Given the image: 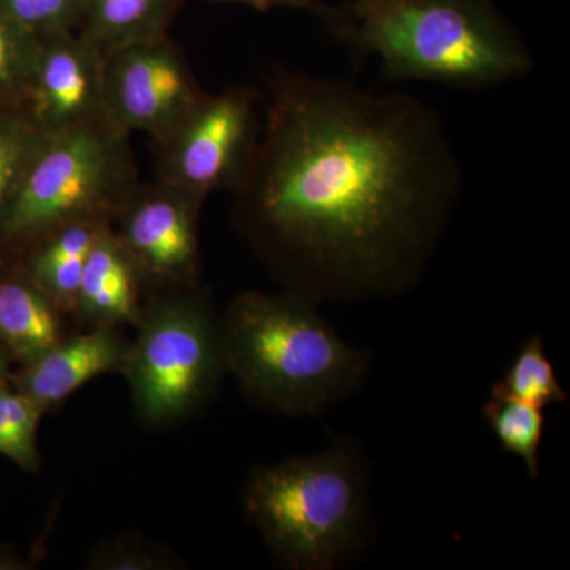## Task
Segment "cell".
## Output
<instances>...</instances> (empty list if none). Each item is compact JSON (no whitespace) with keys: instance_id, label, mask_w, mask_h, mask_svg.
Masks as SVG:
<instances>
[{"instance_id":"obj_4","label":"cell","mask_w":570,"mask_h":570,"mask_svg":"<svg viewBox=\"0 0 570 570\" xmlns=\"http://www.w3.org/2000/svg\"><path fill=\"white\" fill-rule=\"evenodd\" d=\"M245 505L287 568H340L362 546L366 527L362 452L337 442L316 455L255 469L247 480Z\"/></svg>"},{"instance_id":"obj_1","label":"cell","mask_w":570,"mask_h":570,"mask_svg":"<svg viewBox=\"0 0 570 570\" xmlns=\"http://www.w3.org/2000/svg\"><path fill=\"white\" fill-rule=\"evenodd\" d=\"M461 193L430 105L273 67L234 220L287 291L317 305L395 298L422 283Z\"/></svg>"},{"instance_id":"obj_16","label":"cell","mask_w":570,"mask_h":570,"mask_svg":"<svg viewBox=\"0 0 570 570\" xmlns=\"http://www.w3.org/2000/svg\"><path fill=\"white\" fill-rule=\"evenodd\" d=\"M483 415L501 448L523 461L528 475L540 474V445L546 431L543 407L491 389Z\"/></svg>"},{"instance_id":"obj_5","label":"cell","mask_w":570,"mask_h":570,"mask_svg":"<svg viewBox=\"0 0 570 570\" xmlns=\"http://www.w3.org/2000/svg\"><path fill=\"white\" fill-rule=\"evenodd\" d=\"M138 183L130 135L107 118L45 135L0 220V236L29 245L71 220L111 224Z\"/></svg>"},{"instance_id":"obj_13","label":"cell","mask_w":570,"mask_h":570,"mask_svg":"<svg viewBox=\"0 0 570 570\" xmlns=\"http://www.w3.org/2000/svg\"><path fill=\"white\" fill-rule=\"evenodd\" d=\"M110 225L96 219L71 220L29 243L33 249L24 276L50 296L62 313H75L88 255Z\"/></svg>"},{"instance_id":"obj_12","label":"cell","mask_w":570,"mask_h":570,"mask_svg":"<svg viewBox=\"0 0 570 570\" xmlns=\"http://www.w3.org/2000/svg\"><path fill=\"white\" fill-rule=\"evenodd\" d=\"M141 279L110 227L97 238L82 269L75 313L94 326L138 324Z\"/></svg>"},{"instance_id":"obj_9","label":"cell","mask_w":570,"mask_h":570,"mask_svg":"<svg viewBox=\"0 0 570 570\" xmlns=\"http://www.w3.org/2000/svg\"><path fill=\"white\" fill-rule=\"evenodd\" d=\"M206 198L171 184H141L111 224L132 258L141 284L156 291L197 285L200 275V212Z\"/></svg>"},{"instance_id":"obj_17","label":"cell","mask_w":570,"mask_h":570,"mask_svg":"<svg viewBox=\"0 0 570 570\" xmlns=\"http://www.w3.org/2000/svg\"><path fill=\"white\" fill-rule=\"evenodd\" d=\"M498 392L539 407L568 401L553 363L547 356L543 337L534 335L521 346L504 377L493 385Z\"/></svg>"},{"instance_id":"obj_7","label":"cell","mask_w":570,"mask_h":570,"mask_svg":"<svg viewBox=\"0 0 570 570\" xmlns=\"http://www.w3.org/2000/svg\"><path fill=\"white\" fill-rule=\"evenodd\" d=\"M264 92L232 86L206 94L156 146V179L208 198L235 193L245 181L261 141Z\"/></svg>"},{"instance_id":"obj_8","label":"cell","mask_w":570,"mask_h":570,"mask_svg":"<svg viewBox=\"0 0 570 570\" xmlns=\"http://www.w3.org/2000/svg\"><path fill=\"white\" fill-rule=\"evenodd\" d=\"M205 96L168 36L104 51L105 118L160 142Z\"/></svg>"},{"instance_id":"obj_20","label":"cell","mask_w":570,"mask_h":570,"mask_svg":"<svg viewBox=\"0 0 570 570\" xmlns=\"http://www.w3.org/2000/svg\"><path fill=\"white\" fill-rule=\"evenodd\" d=\"M43 409L22 395L0 387V453L26 471L39 468L37 426Z\"/></svg>"},{"instance_id":"obj_3","label":"cell","mask_w":570,"mask_h":570,"mask_svg":"<svg viewBox=\"0 0 570 570\" xmlns=\"http://www.w3.org/2000/svg\"><path fill=\"white\" fill-rule=\"evenodd\" d=\"M224 365L258 403L287 415H321L362 387L365 351L346 343L296 292L236 296L220 326Z\"/></svg>"},{"instance_id":"obj_6","label":"cell","mask_w":570,"mask_h":570,"mask_svg":"<svg viewBox=\"0 0 570 570\" xmlns=\"http://www.w3.org/2000/svg\"><path fill=\"white\" fill-rule=\"evenodd\" d=\"M122 373L138 415L160 425L200 407L213 395L224 356L220 328L195 285L163 288L142 307Z\"/></svg>"},{"instance_id":"obj_22","label":"cell","mask_w":570,"mask_h":570,"mask_svg":"<svg viewBox=\"0 0 570 570\" xmlns=\"http://www.w3.org/2000/svg\"><path fill=\"white\" fill-rule=\"evenodd\" d=\"M164 562L154 551L145 549L142 543L115 540L94 551L89 564L94 569L105 570H154L163 568L160 564Z\"/></svg>"},{"instance_id":"obj_21","label":"cell","mask_w":570,"mask_h":570,"mask_svg":"<svg viewBox=\"0 0 570 570\" xmlns=\"http://www.w3.org/2000/svg\"><path fill=\"white\" fill-rule=\"evenodd\" d=\"M88 0H0V11L37 39L80 31Z\"/></svg>"},{"instance_id":"obj_2","label":"cell","mask_w":570,"mask_h":570,"mask_svg":"<svg viewBox=\"0 0 570 570\" xmlns=\"http://www.w3.org/2000/svg\"><path fill=\"white\" fill-rule=\"evenodd\" d=\"M340 39L376 56L390 80L459 89L527 77L534 58L493 0H346Z\"/></svg>"},{"instance_id":"obj_11","label":"cell","mask_w":570,"mask_h":570,"mask_svg":"<svg viewBox=\"0 0 570 570\" xmlns=\"http://www.w3.org/2000/svg\"><path fill=\"white\" fill-rule=\"evenodd\" d=\"M130 343L116 326H94L85 335L61 340L14 379L18 392L43 411L67 400L86 382L102 374L122 373Z\"/></svg>"},{"instance_id":"obj_24","label":"cell","mask_w":570,"mask_h":570,"mask_svg":"<svg viewBox=\"0 0 570 570\" xmlns=\"http://www.w3.org/2000/svg\"><path fill=\"white\" fill-rule=\"evenodd\" d=\"M3 377H6V362H3L2 356H0V387H2Z\"/></svg>"},{"instance_id":"obj_18","label":"cell","mask_w":570,"mask_h":570,"mask_svg":"<svg viewBox=\"0 0 570 570\" xmlns=\"http://www.w3.org/2000/svg\"><path fill=\"white\" fill-rule=\"evenodd\" d=\"M43 138L26 108H0V220Z\"/></svg>"},{"instance_id":"obj_10","label":"cell","mask_w":570,"mask_h":570,"mask_svg":"<svg viewBox=\"0 0 570 570\" xmlns=\"http://www.w3.org/2000/svg\"><path fill=\"white\" fill-rule=\"evenodd\" d=\"M26 111L45 135L105 118L102 48L78 31L40 37Z\"/></svg>"},{"instance_id":"obj_19","label":"cell","mask_w":570,"mask_h":570,"mask_svg":"<svg viewBox=\"0 0 570 570\" xmlns=\"http://www.w3.org/2000/svg\"><path fill=\"white\" fill-rule=\"evenodd\" d=\"M39 39L0 11V102L26 108Z\"/></svg>"},{"instance_id":"obj_23","label":"cell","mask_w":570,"mask_h":570,"mask_svg":"<svg viewBox=\"0 0 570 570\" xmlns=\"http://www.w3.org/2000/svg\"><path fill=\"white\" fill-rule=\"evenodd\" d=\"M217 2L242 3L257 11L277 9L305 11L324 22L335 36L341 37L346 28V13L343 7H333L324 0H217Z\"/></svg>"},{"instance_id":"obj_15","label":"cell","mask_w":570,"mask_h":570,"mask_svg":"<svg viewBox=\"0 0 570 570\" xmlns=\"http://www.w3.org/2000/svg\"><path fill=\"white\" fill-rule=\"evenodd\" d=\"M183 0H88L80 32L104 51L168 36Z\"/></svg>"},{"instance_id":"obj_14","label":"cell","mask_w":570,"mask_h":570,"mask_svg":"<svg viewBox=\"0 0 570 570\" xmlns=\"http://www.w3.org/2000/svg\"><path fill=\"white\" fill-rule=\"evenodd\" d=\"M61 313L28 277L0 281V341L24 365L62 340Z\"/></svg>"}]
</instances>
